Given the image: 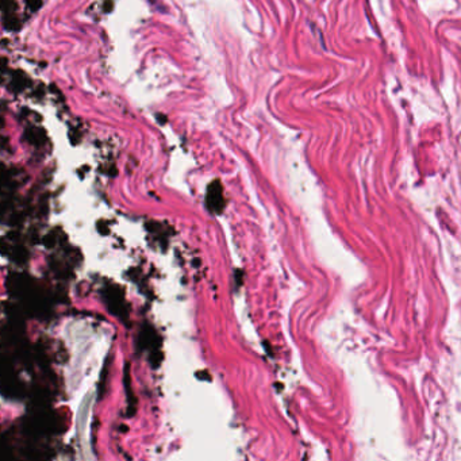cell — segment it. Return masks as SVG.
<instances>
[{
  "label": "cell",
  "instance_id": "cell-1",
  "mask_svg": "<svg viewBox=\"0 0 461 461\" xmlns=\"http://www.w3.org/2000/svg\"><path fill=\"white\" fill-rule=\"evenodd\" d=\"M224 206L223 195H222V188L218 181L212 184L207 192V207L212 212H219Z\"/></svg>",
  "mask_w": 461,
  "mask_h": 461
}]
</instances>
